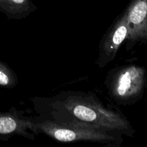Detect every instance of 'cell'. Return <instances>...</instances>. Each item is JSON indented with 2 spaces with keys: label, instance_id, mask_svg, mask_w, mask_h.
I'll list each match as a JSON object with an SVG mask.
<instances>
[{
  "label": "cell",
  "instance_id": "cell-8",
  "mask_svg": "<svg viewBox=\"0 0 147 147\" xmlns=\"http://www.w3.org/2000/svg\"><path fill=\"white\" fill-rule=\"evenodd\" d=\"M18 84V78L14 70L0 60V87L13 88Z\"/></svg>",
  "mask_w": 147,
  "mask_h": 147
},
{
  "label": "cell",
  "instance_id": "cell-7",
  "mask_svg": "<svg viewBox=\"0 0 147 147\" xmlns=\"http://www.w3.org/2000/svg\"><path fill=\"white\" fill-rule=\"evenodd\" d=\"M37 9L32 0H0V11L9 20H22Z\"/></svg>",
  "mask_w": 147,
  "mask_h": 147
},
{
  "label": "cell",
  "instance_id": "cell-6",
  "mask_svg": "<svg viewBox=\"0 0 147 147\" xmlns=\"http://www.w3.org/2000/svg\"><path fill=\"white\" fill-rule=\"evenodd\" d=\"M34 124L32 117L24 116V113L11 107L8 111L0 112V141L7 142L13 136H20L34 140Z\"/></svg>",
  "mask_w": 147,
  "mask_h": 147
},
{
  "label": "cell",
  "instance_id": "cell-4",
  "mask_svg": "<svg viewBox=\"0 0 147 147\" xmlns=\"http://www.w3.org/2000/svg\"><path fill=\"white\" fill-rule=\"evenodd\" d=\"M127 22V12L124 10L102 38L96 61L99 68H104L114 60L121 45L126 41L129 32Z\"/></svg>",
  "mask_w": 147,
  "mask_h": 147
},
{
  "label": "cell",
  "instance_id": "cell-5",
  "mask_svg": "<svg viewBox=\"0 0 147 147\" xmlns=\"http://www.w3.org/2000/svg\"><path fill=\"white\" fill-rule=\"evenodd\" d=\"M125 10L129 30L126 49L131 50L139 43L147 45V0H131Z\"/></svg>",
  "mask_w": 147,
  "mask_h": 147
},
{
  "label": "cell",
  "instance_id": "cell-1",
  "mask_svg": "<svg viewBox=\"0 0 147 147\" xmlns=\"http://www.w3.org/2000/svg\"><path fill=\"white\" fill-rule=\"evenodd\" d=\"M40 119L56 123H78L110 133L133 136L134 130L121 112L105 107L92 93L63 91L52 97L31 98Z\"/></svg>",
  "mask_w": 147,
  "mask_h": 147
},
{
  "label": "cell",
  "instance_id": "cell-3",
  "mask_svg": "<svg viewBox=\"0 0 147 147\" xmlns=\"http://www.w3.org/2000/svg\"><path fill=\"white\" fill-rule=\"evenodd\" d=\"M146 82L145 68L136 65H128L109 71L105 83L114 101L119 105L128 106L142 97Z\"/></svg>",
  "mask_w": 147,
  "mask_h": 147
},
{
  "label": "cell",
  "instance_id": "cell-2",
  "mask_svg": "<svg viewBox=\"0 0 147 147\" xmlns=\"http://www.w3.org/2000/svg\"><path fill=\"white\" fill-rule=\"evenodd\" d=\"M34 124L33 133L44 134L61 143L93 142L109 147H119L123 143L122 135L110 133L78 123H56L50 120L32 117Z\"/></svg>",
  "mask_w": 147,
  "mask_h": 147
}]
</instances>
